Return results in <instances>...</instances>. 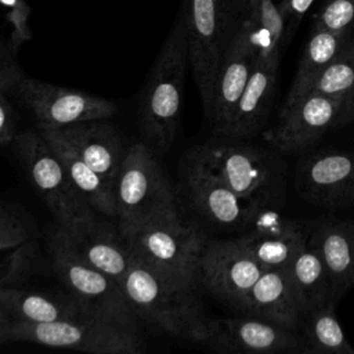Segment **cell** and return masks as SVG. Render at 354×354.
Masks as SVG:
<instances>
[{"instance_id": "obj_1", "label": "cell", "mask_w": 354, "mask_h": 354, "mask_svg": "<svg viewBox=\"0 0 354 354\" xmlns=\"http://www.w3.org/2000/svg\"><path fill=\"white\" fill-rule=\"evenodd\" d=\"M116 224L134 259L174 282L198 288L209 238L196 223L178 213Z\"/></svg>"}, {"instance_id": "obj_2", "label": "cell", "mask_w": 354, "mask_h": 354, "mask_svg": "<svg viewBox=\"0 0 354 354\" xmlns=\"http://www.w3.org/2000/svg\"><path fill=\"white\" fill-rule=\"evenodd\" d=\"M140 319L165 332L202 343L209 319L196 288L174 282L133 257L120 285Z\"/></svg>"}, {"instance_id": "obj_3", "label": "cell", "mask_w": 354, "mask_h": 354, "mask_svg": "<svg viewBox=\"0 0 354 354\" xmlns=\"http://www.w3.org/2000/svg\"><path fill=\"white\" fill-rule=\"evenodd\" d=\"M187 62L185 25L183 17H180L160 48L141 104V131L147 144L156 153L166 152L176 138L181 116Z\"/></svg>"}, {"instance_id": "obj_4", "label": "cell", "mask_w": 354, "mask_h": 354, "mask_svg": "<svg viewBox=\"0 0 354 354\" xmlns=\"http://www.w3.org/2000/svg\"><path fill=\"white\" fill-rule=\"evenodd\" d=\"M11 148L28 178L41 195L55 224L68 228L95 217L97 212L75 185L58 155L37 129L18 133Z\"/></svg>"}, {"instance_id": "obj_5", "label": "cell", "mask_w": 354, "mask_h": 354, "mask_svg": "<svg viewBox=\"0 0 354 354\" xmlns=\"http://www.w3.org/2000/svg\"><path fill=\"white\" fill-rule=\"evenodd\" d=\"M47 250L53 268L68 292L95 315L138 328V315L123 288L111 277L88 264L71 245L59 225L47 236Z\"/></svg>"}, {"instance_id": "obj_6", "label": "cell", "mask_w": 354, "mask_h": 354, "mask_svg": "<svg viewBox=\"0 0 354 354\" xmlns=\"http://www.w3.org/2000/svg\"><path fill=\"white\" fill-rule=\"evenodd\" d=\"M11 342H26L91 354H138L144 350V340L138 328L95 315L44 324L12 321Z\"/></svg>"}, {"instance_id": "obj_7", "label": "cell", "mask_w": 354, "mask_h": 354, "mask_svg": "<svg viewBox=\"0 0 354 354\" xmlns=\"http://www.w3.org/2000/svg\"><path fill=\"white\" fill-rule=\"evenodd\" d=\"M176 192L156 152L145 142L127 147L115 184V216L120 223L178 214Z\"/></svg>"}, {"instance_id": "obj_8", "label": "cell", "mask_w": 354, "mask_h": 354, "mask_svg": "<svg viewBox=\"0 0 354 354\" xmlns=\"http://www.w3.org/2000/svg\"><path fill=\"white\" fill-rule=\"evenodd\" d=\"M183 19L188 44V61L206 111L230 41L227 39L230 18L220 8L217 0H184Z\"/></svg>"}, {"instance_id": "obj_9", "label": "cell", "mask_w": 354, "mask_h": 354, "mask_svg": "<svg viewBox=\"0 0 354 354\" xmlns=\"http://www.w3.org/2000/svg\"><path fill=\"white\" fill-rule=\"evenodd\" d=\"M191 152L236 194L261 206L270 201L277 166L266 151L235 142H206Z\"/></svg>"}, {"instance_id": "obj_10", "label": "cell", "mask_w": 354, "mask_h": 354, "mask_svg": "<svg viewBox=\"0 0 354 354\" xmlns=\"http://www.w3.org/2000/svg\"><path fill=\"white\" fill-rule=\"evenodd\" d=\"M12 94L30 111L37 127H64L93 119H109L116 106L82 90L57 86L24 75Z\"/></svg>"}, {"instance_id": "obj_11", "label": "cell", "mask_w": 354, "mask_h": 354, "mask_svg": "<svg viewBox=\"0 0 354 354\" xmlns=\"http://www.w3.org/2000/svg\"><path fill=\"white\" fill-rule=\"evenodd\" d=\"M181 180L195 212L213 225L246 228L256 214L264 209L256 201L236 194L192 152L187 156Z\"/></svg>"}, {"instance_id": "obj_12", "label": "cell", "mask_w": 354, "mask_h": 354, "mask_svg": "<svg viewBox=\"0 0 354 354\" xmlns=\"http://www.w3.org/2000/svg\"><path fill=\"white\" fill-rule=\"evenodd\" d=\"M264 270L238 238L207 239L201 256L199 281L207 292L238 310Z\"/></svg>"}, {"instance_id": "obj_13", "label": "cell", "mask_w": 354, "mask_h": 354, "mask_svg": "<svg viewBox=\"0 0 354 354\" xmlns=\"http://www.w3.org/2000/svg\"><path fill=\"white\" fill-rule=\"evenodd\" d=\"M202 344L220 353L303 354L301 337L296 330L246 314L238 318L209 319Z\"/></svg>"}, {"instance_id": "obj_14", "label": "cell", "mask_w": 354, "mask_h": 354, "mask_svg": "<svg viewBox=\"0 0 354 354\" xmlns=\"http://www.w3.org/2000/svg\"><path fill=\"white\" fill-rule=\"evenodd\" d=\"M344 101V98L313 90L290 108L279 112L278 123L266 134V138L283 153L306 151L336 126Z\"/></svg>"}, {"instance_id": "obj_15", "label": "cell", "mask_w": 354, "mask_h": 354, "mask_svg": "<svg viewBox=\"0 0 354 354\" xmlns=\"http://www.w3.org/2000/svg\"><path fill=\"white\" fill-rule=\"evenodd\" d=\"M296 187L318 206L354 205V152L328 149L306 158L299 165Z\"/></svg>"}, {"instance_id": "obj_16", "label": "cell", "mask_w": 354, "mask_h": 354, "mask_svg": "<svg viewBox=\"0 0 354 354\" xmlns=\"http://www.w3.org/2000/svg\"><path fill=\"white\" fill-rule=\"evenodd\" d=\"M256 59L254 47L238 28L228 41L214 82L210 105L205 111L213 130L220 136L224 134L232 119Z\"/></svg>"}, {"instance_id": "obj_17", "label": "cell", "mask_w": 354, "mask_h": 354, "mask_svg": "<svg viewBox=\"0 0 354 354\" xmlns=\"http://www.w3.org/2000/svg\"><path fill=\"white\" fill-rule=\"evenodd\" d=\"M238 239L267 270L288 267L306 246L308 234L299 223L263 209Z\"/></svg>"}, {"instance_id": "obj_18", "label": "cell", "mask_w": 354, "mask_h": 354, "mask_svg": "<svg viewBox=\"0 0 354 354\" xmlns=\"http://www.w3.org/2000/svg\"><path fill=\"white\" fill-rule=\"evenodd\" d=\"M62 231L75 250L88 264L122 285L130 270L133 256L118 224L100 221L94 217L88 221L62 228Z\"/></svg>"}, {"instance_id": "obj_19", "label": "cell", "mask_w": 354, "mask_h": 354, "mask_svg": "<svg viewBox=\"0 0 354 354\" xmlns=\"http://www.w3.org/2000/svg\"><path fill=\"white\" fill-rule=\"evenodd\" d=\"M54 129V127H51ZM113 189L119 169L126 155L120 131L108 119H93L55 129Z\"/></svg>"}, {"instance_id": "obj_20", "label": "cell", "mask_w": 354, "mask_h": 354, "mask_svg": "<svg viewBox=\"0 0 354 354\" xmlns=\"http://www.w3.org/2000/svg\"><path fill=\"white\" fill-rule=\"evenodd\" d=\"M238 310L296 332L304 317L303 306L286 267L264 270Z\"/></svg>"}, {"instance_id": "obj_21", "label": "cell", "mask_w": 354, "mask_h": 354, "mask_svg": "<svg viewBox=\"0 0 354 354\" xmlns=\"http://www.w3.org/2000/svg\"><path fill=\"white\" fill-rule=\"evenodd\" d=\"M0 307L12 318V321L30 324L55 322L95 315L68 290H30L15 288L14 285L0 286Z\"/></svg>"}, {"instance_id": "obj_22", "label": "cell", "mask_w": 354, "mask_h": 354, "mask_svg": "<svg viewBox=\"0 0 354 354\" xmlns=\"http://www.w3.org/2000/svg\"><path fill=\"white\" fill-rule=\"evenodd\" d=\"M278 64L279 58L256 59L224 137L249 138L260 131L275 93Z\"/></svg>"}, {"instance_id": "obj_23", "label": "cell", "mask_w": 354, "mask_h": 354, "mask_svg": "<svg viewBox=\"0 0 354 354\" xmlns=\"http://www.w3.org/2000/svg\"><path fill=\"white\" fill-rule=\"evenodd\" d=\"M307 242L319 253L336 301L354 283V238L348 221H328L319 224Z\"/></svg>"}, {"instance_id": "obj_24", "label": "cell", "mask_w": 354, "mask_h": 354, "mask_svg": "<svg viewBox=\"0 0 354 354\" xmlns=\"http://www.w3.org/2000/svg\"><path fill=\"white\" fill-rule=\"evenodd\" d=\"M33 231L10 203L0 201V286L21 282L33 257Z\"/></svg>"}, {"instance_id": "obj_25", "label": "cell", "mask_w": 354, "mask_h": 354, "mask_svg": "<svg viewBox=\"0 0 354 354\" xmlns=\"http://www.w3.org/2000/svg\"><path fill=\"white\" fill-rule=\"evenodd\" d=\"M37 130L58 155L72 181L86 196L91 207L97 213L115 216V192L104 178L80 158L75 148L55 129L37 127Z\"/></svg>"}, {"instance_id": "obj_26", "label": "cell", "mask_w": 354, "mask_h": 354, "mask_svg": "<svg viewBox=\"0 0 354 354\" xmlns=\"http://www.w3.org/2000/svg\"><path fill=\"white\" fill-rule=\"evenodd\" d=\"M348 37L350 35L329 30H311V37L304 47L295 79L281 106V112L286 111L314 90L328 65L350 40Z\"/></svg>"}, {"instance_id": "obj_27", "label": "cell", "mask_w": 354, "mask_h": 354, "mask_svg": "<svg viewBox=\"0 0 354 354\" xmlns=\"http://www.w3.org/2000/svg\"><path fill=\"white\" fill-rule=\"evenodd\" d=\"M297 292L304 314L321 307L332 299L330 281L325 264L314 246L308 242L286 267Z\"/></svg>"}, {"instance_id": "obj_28", "label": "cell", "mask_w": 354, "mask_h": 354, "mask_svg": "<svg viewBox=\"0 0 354 354\" xmlns=\"http://www.w3.org/2000/svg\"><path fill=\"white\" fill-rule=\"evenodd\" d=\"M239 29L245 33L257 53V58H279L286 40V21L272 0H259L248 12Z\"/></svg>"}, {"instance_id": "obj_29", "label": "cell", "mask_w": 354, "mask_h": 354, "mask_svg": "<svg viewBox=\"0 0 354 354\" xmlns=\"http://www.w3.org/2000/svg\"><path fill=\"white\" fill-rule=\"evenodd\" d=\"M300 328L303 354H354L335 314V301L306 313Z\"/></svg>"}, {"instance_id": "obj_30", "label": "cell", "mask_w": 354, "mask_h": 354, "mask_svg": "<svg viewBox=\"0 0 354 354\" xmlns=\"http://www.w3.org/2000/svg\"><path fill=\"white\" fill-rule=\"evenodd\" d=\"M314 90L344 100L354 91V40H348L332 59Z\"/></svg>"}, {"instance_id": "obj_31", "label": "cell", "mask_w": 354, "mask_h": 354, "mask_svg": "<svg viewBox=\"0 0 354 354\" xmlns=\"http://www.w3.org/2000/svg\"><path fill=\"white\" fill-rule=\"evenodd\" d=\"M353 28L354 0H325L313 22V30L350 35Z\"/></svg>"}, {"instance_id": "obj_32", "label": "cell", "mask_w": 354, "mask_h": 354, "mask_svg": "<svg viewBox=\"0 0 354 354\" xmlns=\"http://www.w3.org/2000/svg\"><path fill=\"white\" fill-rule=\"evenodd\" d=\"M24 76L15 57V48L0 40V91L12 93L17 83Z\"/></svg>"}, {"instance_id": "obj_33", "label": "cell", "mask_w": 354, "mask_h": 354, "mask_svg": "<svg viewBox=\"0 0 354 354\" xmlns=\"http://www.w3.org/2000/svg\"><path fill=\"white\" fill-rule=\"evenodd\" d=\"M0 4L10 8V19L14 26L12 32V47L17 46L30 37L28 28V14L29 8L22 0H0Z\"/></svg>"}, {"instance_id": "obj_34", "label": "cell", "mask_w": 354, "mask_h": 354, "mask_svg": "<svg viewBox=\"0 0 354 354\" xmlns=\"http://www.w3.org/2000/svg\"><path fill=\"white\" fill-rule=\"evenodd\" d=\"M7 91H0V145H11L17 131V113L8 100Z\"/></svg>"}, {"instance_id": "obj_35", "label": "cell", "mask_w": 354, "mask_h": 354, "mask_svg": "<svg viewBox=\"0 0 354 354\" xmlns=\"http://www.w3.org/2000/svg\"><path fill=\"white\" fill-rule=\"evenodd\" d=\"M314 0H282L278 6L286 21V39L288 33H292L297 24H300L304 14L313 6Z\"/></svg>"}, {"instance_id": "obj_36", "label": "cell", "mask_w": 354, "mask_h": 354, "mask_svg": "<svg viewBox=\"0 0 354 354\" xmlns=\"http://www.w3.org/2000/svg\"><path fill=\"white\" fill-rule=\"evenodd\" d=\"M350 123H354V91L346 98L335 127H342Z\"/></svg>"}, {"instance_id": "obj_37", "label": "cell", "mask_w": 354, "mask_h": 354, "mask_svg": "<svg viewBox=\"0 0 354 354\" xmlns=\"http://www.w3.org/2000/svg\"><path fill=\"white\" fill-rule=\"evenodd\" d=\"M12 318L0 307V346L10 343V329Z\"/></svg>"}, {"instance_id": "obj_38", "label": "cell", "mask_w": 354, "mask_h": 354, "mask_svg": "<svg viewBox=\"0 0 354 354\" xmlns=\"http://www.w3.org/2000/svg\"><path fill=\"white\" fill-rule=\"evenodd\" d=\"M243 1V6H245V0ZM220 8L224 11V14L231 19L235 10H236V6H238V0H217Z\"/></svg>"}, {"instance_id": "obj_39", "label": "cell", "mask_w": 354, "mask_h": 354, "mask_svg": "<svg viewBox=\"0 0 354 354\" xmlns=\"http://www.w3.org/2000/svg\"><path fill=\"white\" fill-rule=\"evenodd\" d=\"M257 3H259V0H245V7H246L248 12H249L250 10H253V8L257 6Z\"/></svg>"}, {"instance_id": "obj_40", "label": "cell", "mask_w": 354, "mask_h": 354, "mask_svg": "<svg viewBox=\"0 0 354 354\" xmlns=\"http://www.w3.org/2000/svg\"><path fill=\"white\" fill-rule=\"evenodd\" d=\"M348 225H350V230H351V234L354 238V221H348Z\"/></svg>"}]
</instances>
